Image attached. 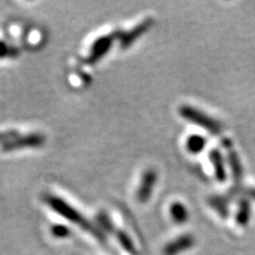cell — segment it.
Listing matches in <instances>:
<instances>
[{
    "label": "cell",
    "instance_id": "1",
    "mask_svg": "<svg viewBox=\"0 0 255 255\" xmlns=\"http://www.w3.org/2000/svg\"><path fill=\"white\" fill-rule=\"evenodd\" d=\"M45 200L47 205L55 210L57 214L62 215L64 219L69 220L70 222L81 226L83 229H87V231L91 232L92 234H95L97 238H101V233L97 231V228H96L90 221H88L77 209L73 208L72 206H70L69 203L65 202L63 199H60V197L55 195H47L45 197Z\"/></svg>",
    "mask_w": 255,
    "mask_h": 255
},
{
    "label": "cell",
    "instance_id": "2",
    "mask_svg": "<svg viewBox=\"0 0 255 255\" xmlns=\"http://www.w3.org/2000/svg\"><path fill=\"white\" fill-rule=\"evenodd\" d=\"M121 36H122V31L119 30L96 39L94 41V44L91 45L90 52H89V55L87 57V62L89 64H96L97 62H100V60L109 52L114 41L120 40Z\"/></svg>",
    "mask_w": 255,
    "mask_h": 255
},
{
    "label": "cell",
    "instance_id": "3",
    "mask_svg": "<svg viewBox=\"0 0 255 255\" xmlns=\"http://www.w3.org/2000/svg\"><path fill=\"white\" fill-rule=\"evenodd\" d=\"M45 141L46 138L43 133H30V135L18 136L17 138L1 144V149L4 152H9L18 150V149L40 148L45 144Z\"/></svg>",
    "mask_w": 255,
    "mask_h": 255
},
{
    "label": "cell",
    "instance_id": "4",
    "mask_svg": "<svg viewBox=\"0 0 255 255\" xmlns=\"http://www.w3.org/2000/svg\"><path fill=\"white\" fill-rule=\"evenodd\" d=\"M152 25H154V19L146 18L145 20H143L142 23L136 25V26L131 28L130 31L122 32V36H121V38H120L121 49H123V50L129 49V47L131 46L132 44L135 43L137 39H138V38L144 36L146 32L150 30Z\"/></svg>",
    "mask_w": 255,
    "mask_h": 255
},
{
    "label": "cell",
    "instance_id": "5",
    "mask_svg": "<svg viewBox=\"0 0 255 255\" xmlns=\"http://www.w3.org/2000/svg\"><path fill=\"white\" fill-rule=\"evenodd\" d=\"M156 181H157V174L152 169H148L141 178L138 189H137V200L141 203H146L152 195Z\"/></svg>",
    "mask_w": 255,
    "mask_h": 255
},
{
    "label": "cell",
    "instance_id": "6",
    "mask_svg": "<svg viewBox=\"0 0 255 255\" xmlns=\"http://www.w3.org/2000/svg\"><path fill=\"white\" fill-rule=\"evenodd\" d=\"M181 115L184 117V119L191 121L195 124H199V126L206 128V129L213 130V131H216L218 130V126L214 121H212L209 117H207L200 111H197L195 109L190 107H182L181 108Z\"/></svg>",
    "mask_w": 255,
    "mask_h": 255
},
{
    "label": "cell",
    "instance_id": "7",
    "mask_svg": "<svg viewBox=\"0 0 255 255\" xmlns=\"http://www.w3.org/2000/svg\"><path fill=\"white\" fill-rule=\"evenodd\" d=\"M194 239L190 235H184L174 240L173 242L167 245V247L164 248V254L165 255H176L181 252L188 250L193 246Z\"/></svg>",
    "mask_w": 255,
    "mask_h": 255
},
{
    "label": "cell",
    "instance_id": "8",
    "mask_svg": "<svg viewBox=\"0 0 255 255\" xmlns=\"http://www.w3.org/2000/svg\"><path fill=\"white\" fill-rule=\"evenodd\" d=\"M170 214L171 218L175 222L177 223H183L188 220V212L182 203L175 202L170 207Z\"/></svg>",
    "mask_w": 255,
    "mask_h": 255
},
{
    "label": "cell",
    "instance_id": "9",
    "mask_svg": "<svg viewBox=\"0 0 255 255\" xmlns=\"http://www.w3.org/2000/svg\"><path fill=\"white\" fill-rule=\"evenodd\" d=\"M20 51L17 47L8 45L4 40H0V59L15 58L19 56Z\"/></svg>",
    "mask_w": 255,
    "mask_h": 255
},
{
    "label": "cell",
    "instance_id": "10",
    "mask_svg": "<svg viewBox=\"0 0 255 255\" xmlns=\"http://www.w3.org/2000/svg\"><path fill=\"white\" fill-rule=\"evenodd\" d=\"M205 146V139L200 136H191L187 141V149L193 154H197Z\"/></svg>",
    "mask_w": 255,
    "mask_h": 255
},
{
    "label": "cell",
    "instance_id": "11",
    "mask_svg": "<svg viewBox=\"0 0 255 255\" xmlns=\"http://www.w3.org/2000/svg\"><path fill=\"white\" fill-rule=\"evenodd\" d=\"M116 235H117V239H119V241L121 242V245L124 247V250L129 252V253H132V254L136 253L135 246H133V242L131 239L128 237L127 233H124L123 231H117Z\"/></svg>",
    "mask_w": 255,
    "mask_h": 255
},
{
    "label": "cell",
    "instance_id": "12",
    "mask_svg": "<svg viewBox=\"0 0 255 255\" xmlns=\"http://www.w3.org/2000/svg\"><path fill=\"white\" fill-rule=\"evenodd\" d=\"M51 233L53 234V237L56 238H68L70 234V229L63 225H55L51 228Z\"/></svg>",
    "mask_w": 255,
    "mask_h": 255
},
{
    "label": "cell",
    "instance_id": "13",
    "mask_svg": "<svg viewBox=\"0 0 255 255\" xmlns=\"http://www.w3.org/2000/svg\"><path fill=\"white\" fill-rule=\"evenodd\" d=\"M213 159H214V164L216 169V176L220 178V181L225 180V171H223V165L221 157H220L219 154L213 155Z\"/></svg>",
    "mask_w": 255,
    "mask_h": 255
},
{
    "label": "cell",
    "instance_id": "14",
    "mask_svg": "<svg viewBox=\"0 0 255 255\" xmlns=\"http://www.w3.org/2000/svg\"><path fill=\"white\" fill-rule=\"evenodd\" d=\"M98 222L102 226V228L107 229V231H113V225H111L109 218H108L107 214L102 213V214L98 215Z\"/></svg>",
    "mask_w": 255,
    "mask_h": 255
},
{
    "label": "cell",
    "instance_id": "15",
    "mask_svg": "<svg viewBox=\"0 0 255 255\" xmlns=\"http://www.w3.org/2000/svg\"><path fill=\"white\" fill-rule=\"evenodd\" d=\"M18 136H20L18 133V131H6L4 133H0V142L2 143V144H5V143H7L9 141H12V139L17 138Z\"/></svg>",
    "mask_w": 255,
    "mask_h": 255
}]
</instances>
